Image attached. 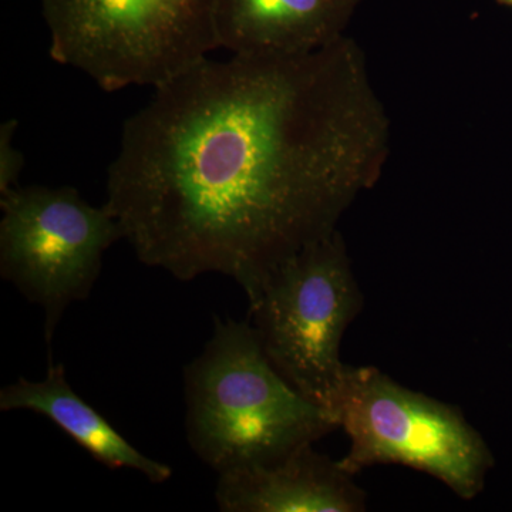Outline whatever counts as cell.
Wrapping results in <instances>:
<instances>
[{
    "mask_svg": "<svg viewBox=\"0 0 512 512\" xmlns=\"http://www.w3.org/2000/svg\"><path fill=\"white\" fill-rule=\"evenodd\" d=\"M362 49L208 59L128 117L107 210L138 261L180 281L221 274L248 301L282 262L338 229L389 156Z\"/></svg>",
    "mask_w": 512,
    "mask_h": 512,
    "instance_id": "obj_1",
    "label": "cell"
},
{
    "mask_svg": "<svg viewBox=\"0 0 512 512\" xmlns=\"http://www.w3.org/2000/svg\"><path fill=\"white\" fill-rule=\"evenodd\" d=\"M184 384L188 444L218 474L272 463L339 429L269 362L249 319L215 316Z\"/></svg>",
    "mask_w": 512,
    "mask_h": 512,
    "instance_id": "obj_2",
    "label": "cell"
},
{
    "mask_svg": "<svg viewBox=\"0 0 512 512\" xmlns=\"http://www.w3.org/2000/svg\"><path fill=\"white\" fill-rule=\"evenodd\" d=\"M218 0H42L50 56L104 92L170 82L220 47Z\"/></svg>",
    "mask_w": 512,
    "mask_h": 512,
    "instance_id": "obj_3",
    "label": "cell"
},
{
    "mask_svg": "<svg viewBox=\"0 0 512 512\" xmlns=\"http://www.w3.org/2000/svg\"><path fill=\"white\" fill-rule=\"evenodd\" d=\"M332 414L348 434L349 450L339 461L353 476L400 464L470 501L484 490L494 467L483 436L457 406L414 392L375 366L346 365Z\"/></svg>",
    "mask_w": 512,
    "mask_h": 512,
    "instance_id": "obj_4",
    "label": "cell"
},
{
    "mask_svg": "<svg viewBox=\"0 0 512 512\" xmlns=\"http://www.w3.org/2000/svg\"><path fill=\"white\" fill-rule=\"evenodd\" d=\"M363 301L338 229L282 262L249 301L269 362L330 414L346 370L340 346Z\"/></svg>",
    "mask_w": 512,
    "mask_h": 512,
    "instance_id": "obj_5",
    "label": "cell"
},
{
    "mask_svg": "<svg viewBox=\"0 0 512 512\" xmlns=\"http://www.w3.org/2000/svg\"><path fill=\"white\" fill-rule=\"evenodd\" d=\"M0 275L45 313V339L74 302L86 301L104 254L123 239L106 205L73 187L28 185L0 195Z\"/></svg>",
    "mask_w": 512,
    "mask_h": 512,
    "instance_id": "obj_6",
    "label": "cell"
},
{
    "mask_svg": "<svg viewBox=\"0 0 512 512\" xmlns=\"http://www.w3.org/2000/svg\"><path fill=\"white\" fill-rule=\"evenodd\" d=\"M215 501L224 512H363L367 507L355 476L313 444L272 463L218 474Z\"/></svg>",
    "mask_w": 512,
    "mask_h": 512,
    "instance_id": "obj_7",
    "label": "cell"
},
{
    "mask_svg": "<svg viewBox=\"0 0 512 512\" xmlns=\"http://www.w3.org/2000/svg\"><path fill=\"white\" fill-rule=\"evenodd\" d=\"M360 0H218L217 33L232 55H302L345 36Z\"/></svg>",
    "mask_w": 512,
    "mask_h": 512,
    "instance_id": "obj_8",
    "label": "cell"
},
{
    "mask_svg": "<svg viewBox=\"0 0 512 512\" xmlns=\"http://www.w3.org/2000/svg\"><path fill=\"white\" fill-rule=\"evenodd\" d=\"M0 410H29L45 416L94 460L111 470H134L153 484L165 483L173 476L171 467L147 457L128 443L126 437L74 392L62 363L50 362L45 379L39 382L19 377L18 382L3 387Z\"/></svg>",
    "mask_w": 512,
    "mask_h": 512,
    "instance_id": "obj_9",
    "label": "cell"
},
{
    "mask_svg": "<svg viewBox=\"0 0 512 512\" xmlns=\"http://www.w3.org/2000/svg\"><path fill=\"white\" fill-rule=\"evenodd\" d=\"M16 131V120H8L0 127V195L19 187V177L25 165L23 154L13 146Z\"/></svg>",
    "mask_w": 512,
    "mask_h": 512,
    "instance_id": "obj_10",
    "label": "cell"
},
{
    "mask_svg": "<svg viewBox=\"0 0 512 512\" xmlns=\"http://www.w3.org/2000/svg\"><path fill=\"white\" fill-rule=\"evenodd\" d=\"M498 2L503 3V5L512 6V0H498Z\"/></svg>",
    "mask_w": 512,
    "mask_h": 512,
    "instance_id": "obj_11",
    "label": "cell"
}]
</instances>
